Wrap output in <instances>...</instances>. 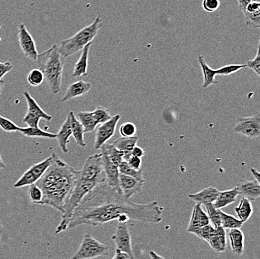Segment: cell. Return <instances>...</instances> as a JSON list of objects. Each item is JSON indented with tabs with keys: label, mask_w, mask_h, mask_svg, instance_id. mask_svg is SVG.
Listing matches in <instances>:
<instances>
[{
	"label": "cell",
	"mask_w": 260,
	"mask_h": 259,
	"mask_svg": "<svg viewBox=\"0 0 260 259\" xmlns=\"http://www.w3.org/2000/svg\"><path fill=\"white\" fill-rule=\"evenodd\" d=\"M163 213L164 208L158 202L147 204L133 203L104 182L84 197L74 211L68 229L83 225L101 226L112 221L158 224L163 220Z\"/></svg>",
	"instance_id": "1"
},
{
	"label": "cell",
	"mask_w": 260,
	"mask_h": 259,
	"mask_svg": "<svg viewBox=\"0 0 260 259\" xmlns=\"http://www.w3.org/2000/svg\"><path fill=\"white\" fill-rule=\"evenodd\" d=\"M52 155L51 165L36 183L43 192L39 205L51 206L62 214L65 202L78 178L79 170L70 166L56 154Z\"/></svg>",
	"instance_id": "2"
},
{
	"label": "cell",
	"mask_w": 260,
	"mask_h": 259,
	"mask_svg": "<svg viewBox=\"0 0 260 259\" xmlns=\"http://www.w3.org/2000/svg\"><path fill=\"white\" fill-rule=\"evenodd\" d=\"M65 60L58 50V44H54L48 50L39 54L36 61L53 95L61 92Z\"/></svg>",
	"instance_id": "3"
},
{
	"label": "cell",
	"mask_w": 260,
	"mask_h": 259,
	"mask_svg": "<svg viewBox=\"0 0 260 259\" xmlns=\"http://www.w3.org/2000/svg\"><path fill=\"white\" fill-rule=\"evenodd\" d=\"M103 26L104 21L98 16L91 24L84 27L69 39L61 41L58 44V50L61 55L66 59L82 50L87 44L93 42Z\"/></svg>",
	"instance_id": "4"
},
{
	"label": "cell",
	"mask_w": 260,
	"mask_h": 259,
	"mask_svg": "<svg viewBox=\"0 0 260 259\" xmlns=\"http://www.w3.org/2000/svg\"><path fill=\"white\" fill-rule=\"evenodd\" d=\"M108 255L109 247L95 239L91 234H87L83 237L78 250L71 259H93Z\"/></svg>",
	"instance_id": "5"
},
{
	"label": "cell",
	"mask_w": 260,
	"mask_h": 259,
	"mask_svg": "<svg viewBox=\"0 0 260 259\" xmlns=\"http://www.w3.org/2000/svg\"><path fill=\"white\" fill-rule=\"evenodd\" d=\"M79 178L86 180L94 181L98 184L106 182L102 155L95 154L88 157L83 166L79 170Z\"/></svg>",
	"instance_id": "6"
},
{
	"label": "cell",
	"mask_w": 260,
	"mask_h": 259,
	"mask_svg": "<svg viewBox=\"0 0 260 259\" xmlns=\"http://www.w3.org/2000/svg\"><path fill=\"white\" fill-rule=\"evenodd\" d=\"M52 161V155L42 160L40 163L32 165L28 169H27L23 176L14 184L15 188L26 187L36 184L41 179L47 168L50 167Z\"/></svg>",
	"instance_id": "7"
},
{
	"label": "cell",
	"mask_w": 260,
	"mask_h": 259,
	"mask_svg": "<svg viewBox=\"0 0 260 259\" xmlns=\"http://www.w3.org/2000/svg\"><path fill=\"white\" fill-rule=\"evenodd\" d=\"M25 99L27 103L28 109L26 116L23 117V122L31 128H39V124L41 119H44L47 122H50L52 120V116L49 115L45 112L37 101L31 96L29 92L25 91L23 92Z\"/></svg>",
	"instance_id": "8"
},
{
	"label": "cell",
	"mask_w": 260,
	"mask_h": 259,
	"mask_svg": "<svg viewBox=\"0 0 260 259\" xmlns=\"http://www.w3.org/2000/svg\"><path fill=\"white\" fill-rule=\"evenodd\" d=\"M235 133L243 135L250 139H256L260 136V114L252 117H239L236 119L234 128Z\"/></svg>",
	"instance_id": "9"
},
{
	"label": "cell",
	"mask_w": 260,
	"mask_h": 259,
	"mask_svg": "<svg viewBox=\"0 0 260 259\" xmlns=\"http://www.w3.org/2000/svg\"><path fill=\"white\" fill-rule=\"evenodd\" d=\"M17 37L20 50L24 54L25 56L31 61L36 62L39 55L36 41L23 23L19 25Z\"/></svg>",
	"instance_id": "10"
},
{
	"label": "cell",
	"mask_w": 260,
	"mask_h": 259,
	"mask_svg": "<svg viewBox=\"0 0 260 259\" xmlns=\"http://www.w3.org/2000/svg\"><path fill=\"white\" fill-rule=\"evenodd\" d=\"M120 118L121 117L118 114L113 116L107 122L101 124L99 127H98L96 134H95L94 144H93L95 149L96 150L101 149V147L107 143L111 138L113 137Z\"/></svg>",
	"instance_id": "11"
},
{
	"label": "cell",
	"mask_w": 260,
	"mask_h": 259,
	"mask_svg": "<svg viewBox=\"0 0 260 259\" xmlns=\"http://www.w3.org/2000/svg\"><path fill=\"white\" fill-rule=\"evenodd\" d=\"M112 240L116 246V249L129 255L130 259H136L133 253L131 233L126 223H121L117 227L116 232L112 235Z\"/></svg>",
	"instance_id": "12"
},
{
	"label": "cell",
	"mask_w": 260,
	"mask_h": 259,
	"mask_svg": "<svg viewBox=\"0 0 260 259\" xmlns=\"http://www.w3.org/2000/svg\"><path fill=\"white\" fill-rule=\"evenodd\" d=\"M101 154L102 155L106 184L122 194L120 187V171H119L118 166L112 163L106 154L103 152H101Z\"/></svg>",
	"instance_id": "13"
},
{
	"label": "cell",
	"mask_w": 260,
	"mask_h": 259,
	"mask_svg": "<svg viewBox=\"0 0 260 259\" xmlns=\"http://www.w3.org/2000/svg\"><path fill=\"white\" fill-rule=\"evenodd\" d=\"M144 183L145 182H141L134 178L120 173V187L122 195L128 199L142 192Z\"/></svg>",
	"instance_id": "14"
},
{
	"label": "cell",
	"mask_w": 260,
	"mask_h": 259,
	"mask_svg": "<svg viewBox=\"0 0 260 259\" xmlns=\"http://www.w3.org/2000/svg\"><path fill=\"white\" fill-rule=\"evenodd\" d=\"M209 222L210 221H209L208 215L204 211L201 205L196 204L193 208L191 220L188 223L187 232L188 233L194 234L202 227L209 225Z\"/></svg>",
	"instance_id": "15"
},
{
	"label": "cell",
	"mask_w": 260,
	"mask_h": 259,
	"mask_svg": "<svg viewBox=\"0 0 260 259\" xmlns=\"http://www.w3.org/2000/svg\"><path fill=\"white\" fill-rule=\"evenodd\" d=\"M91 87V82H85L84 80H78L77 82H73L68 87L64 97L61 98V102H67L74 98L83 96L89 92Z\"/></svg>",
	"instance_id": "16"
},
{
	"label": "cell",
	"mask_w": 260,
	"mask_h": 259,
	"mask_svg": "<svg viewBox=\"0 0 260 259\" xmlns=\"http://www.w3.org/2000/svg\"><path fill=\"white\" fill-rule=\"evenodd\" d=\"M237 187L239 195H243L250 201H254L260 196V183L256 180L241 179Z\"/></svg>",
	"instance_id": "17"
},
{
	"label": "cell",
	"mask_w": 260,
	"mask_h": 259,
	"mask_svg": "<svg viewBox=\"0 0 260 259\" xmlns=\"http://www.w3.org/2000/svg\"><path fill=\"white\" fill-rule=\"evenodd\" d=\"M219 190L215 187H209L198 193L188 194V197L190 199L195 202L197 204L207 205L210 203L213 204L219 194Z\"/></svg>",
	"instance_id": "18"
},
{
	"label": "cell",
	"mask_w": 260,
	"mask_h": 259,
	"mask_svg": "<svg viewBox=\"0 0 260 259\" xmlns=\"http://www.w3.org/2000/svg\"><path fill=\"white\" fill-rule=\"evenodd\" d=\"M72 136V130H71V117L69 113L68 114L66 119L63 122L59 131L56 134L58 146L61 149V152L64 154H68L69 152L68 149V143H69L70 137Z\"/></svg>",
	"instance_id": "19"
},
{
	"label": "cell",
	"mask_w": 260,
	"mask_h": 259,
	"mask_svg": "<svg viewBox=\"0 0 260 259\" xmlns=\"http://www.w3.org/2000/svg\"><path fill=\"white\" fill-rule=\"evenodd\" d=\"M231 249L236 255H243L245 251V235L240 228H233L228 234Z\"/></svg>",
	"instance_id": "20"
},
{
	"label": "cell",
	"mask_w": 260,
	"mask_h": 259,
	"mask_svg": "<svg viewBox=\"0 0 260 259\" xmlns=\"http://www.w3.org/2000/svg\"><path fill=\"white\" fill-rule=\"evenodd\" d=\"M208 243L215 252H225L226 249V234L224 228L222 226L215 227V231Z\"/></svg>",
	"instance_id": "21"
},
{
	"label": "cell",
	"mask_w": 260,
	"mask_h": 259,
	"mask_svg": "<svg viewBox=\"0 0 260 259\" xmlns=\"http://www.w3.org/2000/svg\"><path fill=\"white\" fill-rule=\"evenodd\" d=\"M91 44L92 42L89 43L82 49V54H81L77 63L74 65V71L72 74L73 77H80L82 76L88 75V56H89Z\"/></svg>",
	"instance_id": "22"
},
{
	"label": "cell",
	"mask_w": 260,
	"mask_h": 259,
	"mask_svg": "<svg viewBox=\"0 0 260 259\" xmlns=\"http://www.w3.org/2000/svg\"><path fill=\"white\" fill-rule=\"evenodd\" d=\"M239 195L238 187H236L231 190L220 191L216 200L213 203V206L218 209L228 207L230 205L233 204L236 201L238 195Z\"/></svg>",
	"instance_id": "23"
},
{
	"label": "cell",
	"mask_w": 260,
	"mask_h": 259,
	"mask_svg": "<svg viewBox=\"0 0 260 259\" xmlns=\"http://www.w3.org/2000/svg\"><path fill=\"white\" fill-rule=\"evenodd\" d=\"M70 117H71V130H72V136H74L76 142L80 147H85L87 146L86 142H85L84 139V131L83 126L82 124L79 122L78 119L76 117L75 114L73 111L69 112Z\"/></svg>",
	"instance_id": "24"
},
{
	"label": "cell",
	"mask_w": 260,
	"mask_h": 259,
	"mask_svg": "<svg viewBox=\"0 0 260 259\" xmlns=\"http://www.w3.org/2000/svg\"><path fill=\"white\" fill-rule=\"evenodd\" d=\"M198 63L202 68L203 74H204V83H203L202 88L207 89L210 85H217L218 82L215 79V76H216L215 69H212L207 65L203 55H200L198 57Z\"/></svg>",
	"instance_id": "25"
},
{
	"label": "cell",
	"mask_w": 260,
	"mask_h": 259,
	"mask_svg": "<svg viewBox=\"0 0 260 259\" xmlns=\"http://www.w3.org/2000/svg\"><path fill=\"white\" fill-rule=\"evenodd\" d=\"M78 120L83 126L85 133H91L98 128L99 123L93 116V112H79L77 114Z\"/></svg>",
	"instance_id": "26"
},
{
	"label": "cell",
	"mask_w": 260,
	"mask_h": 259,
	"mask_svg": "<svg viewBox=\"0 0 260 259\" xmlns=\"http://www.w3.org/2000/svg\"><path fill=\"white\" fill-rule=\"evenodd\" d=\"M101 152L107 155L110 161L115 166H118L123 160L124 153L118 150L112 143H106L101 147Z\"/></svg>",
	"instance_id": "27"
},
{
	"label": "cell",
	"mask_w": 260,
	"mask_h": 259,
	"mask_svg": "<svg viewBox=\"0 0 260 259\" xmlns=\"http://www.w3.org/2000/svg\"><path fill=\"white\" fill-rule=\"evenodd\" d=\"M235 212L237 214L239 220H242L243 222H246L251 217L253 212V206H252L250 200L245 197L242 198L239 206L235 208Z\"/></svg>",
	"instance_id": "28"
},
{
	"label": "cell",
	"mask_w": 260,
	"mask_h": 259,
	"mask_svg": "<svg viewBox=\"0 0 260 259\" xmlns=\"http://www.w3.org/2000/svg\"><path fill=\"white\" fill-rule=\"evenodd\" d=\"M139 137L137 136H129L125 137L121 136L116 140L114 141L112 144L117 148L118 150L121 151L123 153H131L132 150L135 146H137Z\"/></svg>",
	"instance_id": "29"
},
{
	"label": "cell",
	"mask_w": 260,
	"mask_h": 259,
	"mask_svg": "<svg viewBox=\"0 0 260 259\" xmlns=\"http://www.w3.org/2000/svg\"><path fill=\"white\" fill-rule=\"evenodd\" d=\"M19 132L24 135L25 136H27V137L47 138V139H55V138H56V134H55V133L44 131V130L39 128H39H31V127L20 128Z\"/></svg>",
	"instance_id": "30"
},
{
	"label": "cell",
	"mask_w": 260,
	"mask_h": 259,
	"mask_svg": "<svg viewBox=\"0 0 260 259\" xmlns=\"http://www.w3.org/2000/svg\"><path fill=\"white\" fill-rule=\"evenodd\" d=\"M220 214H221V226L224 229L226 228H228V229L241 228L245 223L242 220L235 217L234 216L230 215V214L222 211L221 210L220 211Z\"/></svg>",
	"instance_id": "31"
},
{
	"label": "cell",
	"mask_w": 260,
	"mask_h": 259,
	"mask_svg": "<svg viewBox=\"0 0 260 259\" xmlns=\"http://www.w3.org/2000/svg\"><path fill=\"white\" fill-rule=\"evenodd\" d=\"M118 168L120 174L126 175V176L134 178V179L141 181V182H145V179L144 178L143 170H136L130 167L127 162L124 161V160H123L120 163V164L118 166Z\"/></svg>",
	"instance_id": "32"
},
{
	"label": "cell",
	"mask_w": 260,
	"mask_h": 259,
	"mask_svg": "<svg viewBox=\"0 0 260 259\" xmlns=\"http://www.w3.org/2000/svg\"><path fill=\"white\" fill-rule=\"evenodd\" d=\"M44 74L39 68H33L27 76V81L28 84L33 87H38L44 82Z\"/></svg>",
	"instance_id": "33"
},
{
	"label": "cell",
	"mask_w": 260,
	"mask_h": 259,
	"mask_svg": "<svg viewBox=\"0 0 260 259\" xmlns=\"http://www.w3.org/2000/svg\"><path fill=\"white\" fill-rule=\"evenodd\" d=\"M204 206L207 208L209 221L212 222L214 227L221 226V214H220L221 209L215 208L212 203L204 205Z\"/></svg>",
	"instance_id": "34"
},
{
	"label": "cell",
	"mask_w": 260,
	"mask_h": 259,
	"mask_svg": "<svg viewBox=\"0 0 260 259\" xmlns=\"http://www.w3.org/2000/svg\"><path fill=\"white\" fill-rule=\"evenodd\" d=\"M247 68L246 64H232L225 65V66L221 67V68L215 69V73L216 75L220 76H228L231 74H235L238 71L242 70V68Z\"/></svg>",
	"instance_id": "35"
},
{
	"label": "cell",
	"mask_w": 260,
	"mask_h": 259,
	"mask_svg": "<svg viewBox=\"0 0 260 259\" xmlns=\"http://www.w3.org/2000/svg\"><path fill=\"white\" fill-rule=\"evenodd\" d=\"M28 195L33 204L39 205L43 198V192L41 188L35 184L28 187Z\"/></svg>",
	"instance_id": "36"
},
{
	"label": "cell",
	"mask_w": 260,
	"mask_h": 259,
	"mask_svg": "<svg viewBox=\"0 0 260 259\" xmlns=\"http://www.w3.org/2000/svg\"><path fill=\"white\" fill-rule=\"evenodd\" d=\"M93 116L96 118L99 125L104 122H107L111 119L112 116L109 113V109H106L104 106H100L96 108L94 111H93Z\"/></svg>",
	"instance_id": "37"
},
{
	"label": "cell",
	"mask_w": 260,
	"mask_h": 259,
	"mask_svg": "<svg viewBox=\"0 0 260 259\" xmlns=\"http://www.w3.org/2000/svg\"><path fill=\"white\" fill-rule=\"evenodd\" d=\"M214 231H215V227L209 224V225H205V226L202 227V228L198 229V231L193 234V235H196L197 237L201 238V239L208 242L209 239L212 238Z\"/></svg>",
	"instance_id": "38"
},
{
	"label": "cell",
	"mask_w": 260,
	"mask_h": 259,
	"mask_svg": "<svg viewBox=\"0 0 260 259\" xmlns=\"http://www.w3.org/2000/svg\"><path fill=\"white\" fill-rule=\"evenodd\" d=\"M245 16V23L247 26L259 28L260 27V11L253 13L244 14Z\"/></svg>",
	"instance_id": "39"
},
{
	"label": "cell",
	"mask_w": 260,
	"mask_h": 259,
	"mask_svg": "<svg viewBox=\"0 0 260 259\" xmlns=\"http://www.w3.org/2000/svg\"><path fill=\"white\" fill-rule=\"evenodd\" d=\"M0 128L4 131L12 133V132H19L20 127L17 126L14 122L11 121L10 119H7L0 116Z\"/></svg>",
	"instance_id": "40"
},
{
	"label": "cell",
	"mask_w": 260,
	"mask_h": 259,
	"mask_svg": "<svg viewBox=\"0 0 260 259\" xmlns=\"http://www.w3.org/2000/svg\"><path fill=\"white\" fill-rule=\"evenodd\" d=\"M259 41L258 43L257 52H256V56L253 60H249L247 62V68L251 69L256 76L260 77V55H259Z\"/></svg>",
	"instance_id": "41"
},
{
	"label": "cell",
	"mask_w": 260,
	"mask_h": 259,
	"mask_svg": "<svg viewBox=\"0 0 260 259\" xmlns=\"http://www.w3.org/2000/svg\"><path fill=\"white\" fill-rule=\"evenodd\" d=\"M120 133L122 136L129 137L133 136L136 133V126L132 122H125L120 127Z\"/></svg>",
	"instance_id": "42"
},
{
	"label": "cell",
	"mask_w": 260,
	"mask_h": 259,
	"mask_svg": "<svg viewBox=\"0 0 260 259\" xmlns=\"http://www.w3.org/2000/svg\"><path fill=\"white\" fill-rule=\"evenodd\" d=\"M220 5V0H203L202 7L205 12L212 13L219 9Z\"/></svg>",
	"instance_id": "43"
},
{
	"label": "cell",
	"mask_w": 260,
	"mask_h": 259,
	"mask_svg": "<svg viewBox=\"0 0 260 259\" xmlns=\"http://www.w3.org/2000/svg\"><path fill=\"white\" fill-rule=\"evenodd\" d=\"M13 69V65L10 62L0 63V80Z\"/></svg>",
	"instance_id": "44"
},
{
	"label": "cell",
	"mask_w": 260,
	"mask_h": 259,
	"mask_svg": "<svg viewBox=\"0 0 260 259\" xmlns=\"http://www.w3.org/2000/svg\"><path fill=\"white\" fill-rule=\"evenodd\" d=\"M260 11V2L252 1L249 3L245 8L243 13H253V12H259Z\"/></svg>",
	"instance_id": "45"
},
{
	"label": "cell",
	"mask_w": 260,
	"mask_h": 259,
	"mask_svg": "<svg viewBox=\"0 0 260 259\" xmlns=\"http://www.w3.org/2000/svg\"><path fill=\"white\" fill-rule=\"evenodd\" d=\"M132 155L135 156V157H139L142 158L144 155H145V152L142 148L139 147V146H136L133 148V150L131 152Z\"/></svg>",
	"instance_id": "46"
},
{
	"label": "cell",
	"mask_w": 260,
	"mask_h": 259,
	"mask_svg": "<svg viewBox=\"0 0 260 259\" xmlns=\"http://www.w3.org/2000/svg\"><path fill=\"white\" fill-rule=\"evenodd\" d=\"M112 259H130V258L127 254L120 252L118 249H115V255Z\"/></svg>",
	"instance_id": "47"
},
{
	"label": "cell",
	"mask_w": 260,
	"mask_h": 259,
	"mask_svg": "<svg viewBox=\"0 0 260 259\" xmlns=\"http://www.w3.org/2000/svg\"><path fill=\"white\" fill-rule=\"evenodd\" d=\"M253 0H238V3H239V6L240 8L241 11L242 12H244L245 11V8L249 3H251Z\"/></svg>",
	"instance_id": "48"
},
{
	"label": "cell",
	"mask_w": 260,
	"mask_h": 259,
	"mask_svg": "<svg viewBox=\"0 0 260 259\" xmlns=\"http://www.w3.org/2000/svg\"><path fill=\"white\" fill-rule=\"evenodd\" d=\"M250 171H251L252 175L254 177L255 180L256 182L260 183V173L256 168H250Z\"/></svg>",
	"instance_id": "49"
},
{
	"label": "cell",
	"mask_w": 260,
	"mask_h": 259,
	"mask_svg": "<svg viewBox=\"0 0 260 259\" xmlns=\"http://www.w3.org/2000/svg\"><path fill=\"white\" fill-rule=\"evenodd\" d=\"M149 255H150V258H151V259H165L162 256H161V255H159L158 253H156L155 251H150V252H149Z\"/></svg>",
	"instance_id": "50"
},
{
	"label": "cell",
	"mask_w": 260,
	"mask_h": 259,
	"mask_svg": "<svg viewBox=\"0 0 260 259\" xmlns=\"http://www.w3.org/2000/svg\"><path fill=\"white\" fill-rule=\"evenodd\" d=\"M6 168L4 162H3V157H2L1 153H0V170Z\"/></svg>",
	"instance_id": "51"
},
{
	"label": "cell",
	"mask_w": 260,
	"mask_h": 259,
	"mask_svg": "<svg viewBox=\"0 0 260 259\" xmlns=\"http://www.w3.org/2000/svg\"><path fill=\"white\" fill-rule=\"evenodd\" d=\"M5 87V81L3 79H1L0 80V95H1L2 92L3 91V88Z\"/></svg>",
	"instance_id": "52"
},
{
	"label": "cell",
	"mask_w": 260,
	"mask_h": 259,
	"mask_svg": "<svg viewBox=\"0 0 260 259\" xmlns=\"http://www.w3.org/2000/svg\"><path fill=\"white\" fill-rule=\"evenodd\" d=\"M253 1L260 2V0H253Z\"/></svg>",
	"instance_id": "53"
},
{
	"label": "cell",
	"mask_w": 260,
	"mask_h": 259,
	"mask_svg": "<svg viewBox=\"0 0 260 259\" xmlns=\"http://www.w3.org/2000/svg\"><path fill=\"white\" fill-rule=\"evenodd\" d=\"M2 28V24H1V23H0V28Z\"/></svg>",
	"instance_id": "54"
}]
</instances>
